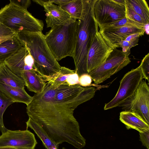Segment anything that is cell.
<instances>
[{
    "label": "cell",
    "instance_id": "obj_1",
    "mask_svg": "<svg viewBox=\"0 0 149 149\" xmlns=\"http://www.w3.org/2000/svg\"><path fill=\"white\" fill-rule=\"evenodd\" d=\"M57 87L48 81L43 90L32 97L26 110L29 118L38 124L52 140L61 144L70 140L80 132L77 120L63 117L55 109L53 101Z\"/></svg>",
    "mask_w": 149,
    "mask_h": 149
},
{
    "label": "cell",
    "instance_id": "obj_2",
    "mask_svg": "<svg viewBox=\"0 0 149 149\" xmlns=\"http://www.w3.org/2000/svg\"><path fill=\"white\" fill-rule=\"evenodd\" d=\"M16 35L33 59L34 69L45 81L58 72L61 66L49 49L42 31L20 32Z\"/></svg>",
    "mask_w": 149,
    "mask_h": 149
},
{
    "label": "cell",
    "instance_id": "obj_3",
    "mask_svg": "<svg viewBox=\"0 0 149 149\" xmlns=\"http://www.w3.org/2000/svg\"><path fill=\"white\" fill-rule=\"evenodd\" d=\"M96 0H86L84 19L78 20V29L72 58L75 72L79 77L83 74H88L87 69L88 53L94 36L99 30L94 13V7Z\"/></svg>",
    "mask_w": 149,
    "mask_h": 149
},
{
    "label": "cell",
    "instance_id": "obj_4",
    "mask_svg": "<svg viewBox=\"0 0 149 149\" xmlns=\"http://www.w3.org/2000/svg\"><path fill=\"white\" fill-rule=\"evenodd\" d=\"M79 20L74 19L65 25L56 26L45 35V40L57 61L67 56L72 57L79 27Z\"/></svg>",
    "mask_w": 149,
    "mask_h": 149
},
{
    "label": "cell",
    "instance_id": "obj_5",
    "mask_svg": "<svg viewBox=\"0 0 149 149\" xmlns=\"http://www.w3.org/2000/svg\"><path fill=\"white\" fill-rule=\"evenodd\" d=\"M0 23L16 34L42 31V20L35 18L27 10L10 3L0 10Z\"/></svg>",
    "mask_w": 149,
    "mask_h": 149
},
{
    "label": "cell",
    "instance_id": "obj_6",
    "mask_svg": "<svg viewBox=\"0 0 149 149\" xmlns=\"http://www.w3.org/2000/svg\"><path fill=\"white\" fill-rule=\"evenodd\" d=\"M130 53L113 49L103 63L88 74L95 84L101 83L130 63Z\"/></svg>",
    "mask_w": 149,
    "mask_h": 149
},
{
    "label": "cell",
    "instance_id": "obj_7",
    "mask_svg": "<svg viewBox=\"0 0 149 149\" xmlns=\"http://www.w3.org/2000/svg\"><path fill=\"white\" fill-rule=\"evenodd\" d=\"M95 19L100 30L125 17V6L113 0H97L94 7Z\"/></svg>",
    "mask_w": 149,
    "mask_h": 149
},
{
    "label": "cell",
    "instance_id": "obj_8",
    "mask_svg": "<svg viewBox=\"0 0 149 149\" xmlns=\"http://www.w3.org/2000/svg\"><path fill=\"white\" fill-rule=\"evenodd\" d=\"M119 107L135 113L149 124V87L146 81L143 79L133 94Z\"/></svg>",
    "mask_w": 149,
    "mask_h": 149
},
{
    "label": "cell",
    "instance_id": "obj_9",
    "mask_svg": "<svg viewBox=\"0 0 149 149\" xmlns=\"http://www.w3.org/2000/svg\"><path fill=\"white\" fill-rule=\"evenodd\" d=\"M143 79L139 66L127 73L120 82V86L116 95L110 101L105 104L104 109L119 107L133 94Z\"/></svg>",
    "mask_w": 149,
    "mask_h": 149
},
{
    "label": "cell",
    "instance_id": "obj_10",
    "mask_svg": "<svg viewBox=\"0 0 149 149\" xmlns=\"http://www.w3.org/2000/svg\"><path fill=\"white\" fill-rule=\"evenodd\" d=\"M37 144L34 135L27 129L25 130H8L0 136V147L35 149Z\"/></svg>",
    "mask_w": 149,
    "mask_h": 149
},
{
    "label": "cell",
    "instance_id": "obj_11",
    "mask_svg": "<svg viewBox=\"0 0 149 149\" xmlns=\"http://www.w3.org/2000/svg\"><path fill=\"white\" fill-rule=\"evenodd\" d=\"M99 30L94 36L88 52V73L103 63L113 50L106 42Z\"/></svg>",
    "mask_w": 149,
    "mask_h": 149
},
{
    "label": "cell",
    "instance_id": "obj_12",
    "mask_svg": "<svg viewBox=\"0 0 149 149\" xmlns=\"http://www.w3.org/2000/svg\"><path fill=\"white\" fill-rule=\"evenodd\" d=\"M37 3L43 6L46 12L45 21L47 28L70 24L74 19L72 18L59 5H55L48 0H34Z\"/></svg>",
    "mask_w": 149,
    "mask_h": 149
},
{
    "label": "cell",
    "instance_id": "obj_13",
    "mask_svg": "<svg viewBox=\"0 0 149 149\" xmlns=\"http://www.w3.org/2000/svg\"><path fill=\"white\" fill-rule=\"evenodd\" d=\"M99 32L107 44L113 49L120 47V41L124 40L130 35L145 32V28L122 27L109 29L99 30Z\"/></svg>",
    "mask_w": 149,
    "mask_h": 149
},
{
    "label": "cell",
    "instance_id": "obj_14",
    "mask_svg": "<svg viewBox=\"0 0 149 149\" xmlns=\"http://www.w3.org/2000/svg\"><path fill=\"white\" fill-rule=\"evenodd\" d=\"M4 63L13 72L20 77L22 72L34 69L33 59L24 46Z\"/></svg>",
    "mask_w": 149,
    "mask_h": 149
},
{
    "label": "cell",
    "instance_id": "obj_15",
    "mask_svg": "<svg viewBox=\"0 0 149 149\" xmlns=\"http://www.w3.org/2000/svg\"><path fill=\"white\" fill-rule=\"evenodd\" d=\"M20 77L28 90L35 93L41 92L46 84L44 79L34 69L22 72Z\"/></svg>",
    "mask_w": 149,
    "mask_h": 149
},
{
    "label": "cell",
    "instance_id": "obj_16",
    "mask_svg": "<svg viewBox=\"0 0 149 149\" xmlns=\"http://www.w3.org/2000/svg\"><path fill=\"white\" fill-rule=\"evenodd\" d=\"M120 120L127 129H133L142 132L149 130V124L133 112L123 111L120 113Z\"/></svg>",
    "mask_w": 149,
    "mask_h": 149
},
{
    "label": "cell",
    "instance_id": "obj_17",
    "mask_svg": "<svg viewBox=\"0 0 149 149\" xmlns=\"http://www.w3.org/2000/svg\"><path fill=\"white\" fill-rule=\"evenodd\" d=\"M0 91L14 102H21L28 105L33 97L29 95L24 88L22 89L8 86L0 82Z\"/></svg>",
    "mask_w": 149,
    "mask_h": 149
},
{
    "label": "cell",
    "instance_id": "obj_18",
    "mask_svg": "<svg viewBox=\"0 0 149 149\" xmlns=\"http://www.w3.org/2000/svg\"><path fill=\"white\" fill-rule=\"evenodd\" d=\"M0 82L11 86L24 88L22 79L13 72L4 63H0Z\"/></svg>",
    "mask_w": 149,
    "mask_h": 149
},
{
    "label": "cell",
    "instance_id": "obj_19",
    "mask_svg": "<svg viewBox=\"0 0 149 149\" xmlns=\"http://www.w3.org/2000/svg\"><path fill=\"white\" fill-rule=\"evenodd\" d=\"M23 46L16 35L0 44V63L11 57Z\"/></svg>",
    "mask_w": 149,
    "mask_h": 149
},
{
    "label": "cell",
    "instance_id": "obj_20",
    "mask_svg": "<svg viewBox=\"0 0 149 149\" xmlns=\"http://www.w3.org/2000/svg\"><path fill=\"white\" fill-rule=\"evenodd\" d=\"M86 0H70L61 8L73 19L83 20L84 18Z\"/></svg>",
    "mask_w": 149,
    "mask_h": 149
},
{
    "label": "cell",
    "instance_id": "obj_21",
    "mask_svg": "<svg viewBox=\"0 0 149 149\" xmlns=\"http://www.w3.org/2000/svg\"><path fill=\"white\" fill-rule=\"evenodd\" d=\"M27 129L28 127L32 129L42 141L47 149H58L59 145H56L44 132L40 127L35 122L29 118L26 122Z\"/></svg>",
    "mask_w": 149,
    "mask_h": 149
},
{
    "label": "cell",
    "instance_id": "obj_22",
    "mask_svg": "<svg viewBox=\"0 0 149 149\" xmlns=\"http://www.w3.org/2000/svg\"><path fill=\"white\" fill-rule=\"evenodd\" d=\"M128 5L148 24H149V8L145 0H125Z\"/></svg>",
    "mask_w": 149,
    "mask_h": 149
},
{
    "label": "cell",
    "instance_id": "obj_23",
    "mask_svg": "<svg viewBox=\"0 0 149 149\" xmlns=\"http://www.w3.org/2000/svg\"><path fill=\"white\" fill-rule=\"evenodd\" d=\"M75 72V70L61 66L58 72L52 77L47 79L46 81H50L54 86H58L67 84L66 80L69 75Z\"/></svg>",
    "mask_w": 149,
    "mask_h": 149
},
{
    "label": "cell",
    "instance_id": "obj_24",
    "mask_svg": "<svg viewBox=\"0 0 149 149\" xmlns=\"http://www.w3.org/2000/svg\"><path fill=\"white\" fill-rule=\"evenodd\" d=\"M14 102L0 91V130L2 134L8 129L5 127L3 120V114L8 107Z\"/></svg>",
    "mask_w": 149,
    "mask_h": 149
},
{
    "label": "cell",
    "instance_id": "obj_25",
    "mask_svg": "<svg viewBox=\"0 0 149 149\" xmlns=\"http://www.w3.org/2000/svg\"><path fill=\"white\" fill-rule=\"evenodd\" d=\"M146 26L135 22L125 17L118 22L111 24L99 30L109 29L125 26L143 28H145Z\"/></svg>",
    "mask_w": 149,
    "mask_h": 149
},
{
    "label": "cell",
    "instance_id": "obj_26",
    "mask_svg": "<svg viewBox=\"0 0 149 149\" xmlns=\"http://www.w3.org/2000/svg\"><path fill=\"white\" fill-rule=\"evenodd\" d=\"M125 17L145 26L148 25L128 5L126 4Z\"/></svg>",
    "mask_w": 149,
    "mask_h": 149
},
{
    "label": "cell",
    "instance_id": "obj_27",
    "mask_svg": "<svg viewBox=\"0 0 149 149\" xmlns=\"http://www.w3.org/2000/svg\"><path fill=\"white\" fill-rule=\"evenodd\" d=\"M16 35L11 30L0 23V44Z\"/></svg>",
    "mask_w": 149,
    "mask_h": 149
},
{
    "label": "cell",
    "instance_id": "obj_28",
    "mask_svg": "<svg viewBox=\"0 0 149 149\" xmlns=\"http://www.w3.org/2000/svg\"><path fill=\"white\" fill-rule=\"evenodd\" d=\"M141 68L143 79L149 82V53L143 58L139 66Z\"/></svg>",
    "mask_w": 149,
    "mask_h": 149
},
{
    "label": "cell",
    "instance_id": "obj_29",
    "mask_svg": "<svg viewBox=\"0 0 149 149\" xmlns=\"http://www.w3.org/2000/svg\"><path fill=\"white\" fill-rule=\"evenodd\" d=\"M92 80L91 77L88 74H84L79 77V84L84 87L93 86L91 84Z\"/></svg>",
    "mask_w": 149,
    "mask_h": 149
},
{
    "label": "cell",
    "instance_id": "obj_30",
    "mask_svg": "<svg viewBox=\"0 0 149 149\" xmlns=\"http://www.w3.org/2000/svg\"><path fill=\"white\" fill-rule=\"evenodd\" d=\"M144 32L132 34L128 36L125 40L128 41L132 47L138 45L139 38L143 35Z\"/></svg>",
    "mask_w": 149,
    "mask_h": 149
},
{
    "label": "cell",
    "instance_id": "obj_31",
    "mask_svg": "<svg viewBox=\"0 0 149 149\" xmlns=\"http://www.w3.org/2000/svg\"><path fill=\"white\" fill-rule=\"evenodd\" d=\"M149 130L139 132L140 140L142 145L147 149H149Z\"/></svg>",
    "mask_w": 149,
    "mask_h": 149
},
{
    "label": "cell",
    "instance_id": "obj_32",
    "mask_svg": "<svg viewBox=\"0 0 149 149\" xmlns=\"http://www.w3.org/2000/svg\"><path fill=\"white\" fill-rule=\"evenodd\" d=\"M79 76L75 72L69 75L66 80V82L69 86L79 84Z\"/></svg>",
    "mask_w": 149,
    "mask_h": 149
},
{
    "label": "cell",
    "instance_id": "obj_33",
    "mask_svg": "<svg viewBox=\"0 0 149 149\" xmlns=\"http://www.w3.org/2000/svg\"><path fill=\"white\" fill-rule=\"evenodd\" d=\"M10 3L14 4L24 9H26L31 4L29 0H10Z\"/></svg>",
    "mask_w": 149,
    "mask_h": 149
},
{
    "label": "cell",
    "instance_id": "obj_34",
    "mask_svg": "<svg viewBox=\"0 0 149 149\" xmlns=\"http://www.w3.org/2000/svg\"><path fill=\"white\" fill-rule=\"evenodd\" d=\"M119 45L120 47L122 48V51L123 52H130V49L132 47L128 41L125 40L120 41Z\"/></svg>",
    "mask_w": 149,
    "mask_h": 149
},
{
    "label": "cell",
    "instance_id": "obj_35",
    "mask_svg": "<svg viewBox=\"0 0 149 149\" xmlns=\"http://www.w3.org/2000/svg\"><path fill=\"white\" fill-rule=\"evenodd\" d=\"M70 0H49L51 3L56 4L60 6L63 5L70 1Z\"/></svg>",
    "mask_w": 149,
    "mask_h": 149
},
{
    "label": "cell",
    "instance_id": "obj_36",
    "mask_svg": "<svg viewBox=\"0 0 149 149\" xmlns=\"http://www.w3.org/2000/svg\"><path fill=\"white\" fill-rule=\"evenodd\" d=\"M115 2L123 6H126L125 0H113Z\"/></svg>",
    "mask_w": 149,
    "mask_h": 149
},
{
    "label": "cell",
    "instance_id": "obj_37",
    "mask_svg": "<svg viewBox=\"0 0 149 149\" xmlns=\"http://www.w3.org/2000/svg\"><path fill=\"white\" fill-rule=\"evenodd\" d=\"M0 149H17L16 148L8 147H0Z\"/></svg>",
    "mask_w": 149,
    "mask_h": 149
},
{
    "label": "cell",
    "instance_id": "obj_38",
    "mask_svg": "<svg viewBox=\"0 0 149 149\" xmlns=\"http://www.w3.org/2000/svg\"><path fill=\"white\" fill-rule=\"evenodd\" d=\"M62 149H66L64 147H63L62 148Z\"/></svg>",
    "mask_w": 149,
    "mask_h": 149
}]
</instances>
